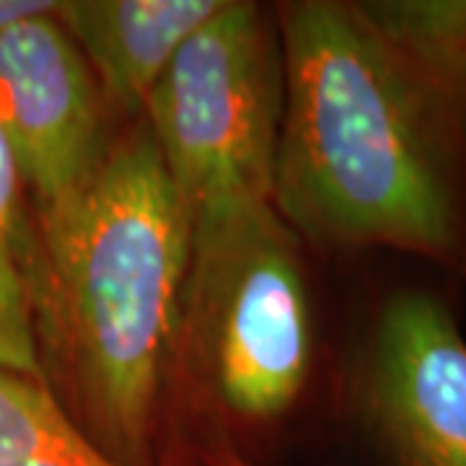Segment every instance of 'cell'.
Returning a JSON list of instances; mask_svg holds the SVG:
<instances>
[{
	"instance_id": "cell-1",
	"label": "cell",
	"mask_w": 466,
	"mask_h": 466,
	"mask_svg": "<svg viewBox=\"0 0 466 466\" xmlns=\"http://www.w3.org/2000/svg\"><path fill=\"white\" fill-rule=\"evenodd\" d=\"M283 115L272 205L327 249L466 267V116L391 50L358 3L275 8Z\"/></svg>"
},
{
	"instance_id": "cell-2",
	"label": "cell",
	"mask_w": 466,
	"mask_h": 466,
	"mask_svg": "<svg viewBox=\"0 0 466 466\" xmlns=\"http://www.w3.org/2000/svg\"><path fill=\"white\" fill-rule=\"evenodd\" d=\"M29 299L50 397L119 466H156L192 228L148 125L112 140L78 195L32 213Z\"/></svg>"
},
{
	"instance_id": "cell-3",
	"label": "cell",
	"mask_w": 466,
	"mask_h": 466,
	"mask_svg": "<svg viewBox=\"0 0 466 466\" xmlns=\"http://www.w3.org/2000/svg\"><path fill=\"white\" fill-rule=\"evenodd\" d=\"M177 363L223 422L283 420L314 366V317L300 238L272 200L192 228Z\"/></svg>"
},
{
	"instance_id": "cell-4",
	"label": "cell",
	"mask_w": 466,
	"mask_h": 466,
	"mask_svg": "<svg viewBox=\"0 0 466 466\" xmlns=\"http://www.w3.org/2000/svg\"><path fill=\"white\" fill-rule=\"evenodd\" d=\"M283 115L275 11L228 0L156 81L143 119L189 228L272 200Z\"/></svg>"
},
{
	"instance_id": "cell-5",
	"label": "cell",
	"mask_w": 466,
	"mask_h": 466,
	"mask_svg": "<svg viewBox=\"0 0 466 466\" xmlns=\"http://www.w3.org/2000/svg\"><path fill=\"white\" fill-rule=\"evenodd\" d=\"M358 420L376 466H466V337L441 296L383 300L358 368Z\"/></svg>"
},
{
	"instance_id": "cell-6",
	"label": "cell",
	"mask_w": 466,
	"mask_h": 466,
	"mask_svg": "<svg viewBox=\"0 0 466 466\" xmlns=\"http://www.w3.org/2000/svg\"><path fill=\"white\" fill-rule=\"evenodd\" d=\"M57 11L0 32V135L32 213L78 195L112 146L109 104Z\"/></svg>"
},
{
	"instance_id": "cell-7",
	"label": "cell",
	"mask_w": 466,
	"mask_h": 466,
	"mask_svg": "<svg viewBox=\"0 0 466 466\" xmlns=\"http://www.w3.org/2000/svg\"><path fill=\"white\" fill-rule=\"evenodd\" d=\"M228 0H67L57 18L81 50L109 106L143 115L146 99L184 42Z\"/></svg>"
},
{
	"instance_id": "cell-8",
	"label": "cell",
	"mask_w": 466,
	"mask_h": 466,
	"mask_svg": "<svg viewBox=\"0 0 466 466\" xmlns=\"http://www.w3.org/2000/svg\"><path fill=\"white\" fill-rule=\"evenodd\" d=\"M358 8L383 42L466 116V0H360Z\"/></svg>"
},
{
	"instance_id": "cell-9",
	"label": "cell",
	"mask_w": 466,
	"mask_h": 466,
	"mask_svg": "<svg viewBox=\"0 0 466 466\" xmlns=\"http://www.w3.org/2000/svg\"><path fill=\"white\" fill-rule=\"evenodd\" d=\"M32 251V205L16 161L0 135V368L45 386L29 299Z\"/></svg>"
},
{
	"instance_id": "cell-10",
	"label": "cell",
	"mask_w": 466,
	"mask_h": 466,
	"mask_svg": "<svg viewBox=\"0 0 466 466\" xmlns=\"http://www.w3.org/2000/svg\"><path fill=\"white\" fill-rule=\"evenodd\" d=\"M78 441L45 386L0 368V466Z\"/></svg>"
},
{
	"instance_id": "cell-11",
	"label": "cell",
	"mask_w": 466,
	"mask_h": 466,
	"mask_svg": "<svg viewBox=\"0 0 466 466\" xmlns=\"http://www.w3.org/2000/svg\"><path fill=\"white\" fill-rule=\"evenodd\" d=\"M3 466H119L115 461H109L106 456H101L99 451H94L86 441L78 443H67V446H57V449L42 451L34 453L29 459H21L14 464ZM156 466H205L200 456V449L195 453H189V449H184L179 443H168L161 461Z\"/></svg>"
},
{
	"instance_id": "cell-12",
	"label": "cell",
	"mask_w": 466,
	"mask_h": 466,
	"mask_svg": "<svg viewBox=\"0 0 466 466\" xmlns=\"http://www.w3.org/2000/svg\"><path fill=\"white\" fill-rule=\"evenodd\" d=\"M57 5L60 3H50V0H0V32L16 26L26 18L55 14Z\"/></svg>"
},
{
	"instance_id": "cell-13",
	"label": "cell",
	"mask_w": 466,
	"mask_h": 466,
	"mask_svg": "<svg viewBox=\"0 0 466 466\" xmlns=\"http://www.w3.org/2000/svg\"><path fill=\"white\" fill-rule=\"evenodd\" d=\"M200 456L205 466H257L238 446H233L223 435H210L208 443H202Z\"/></svg>"
}]
</instances>
